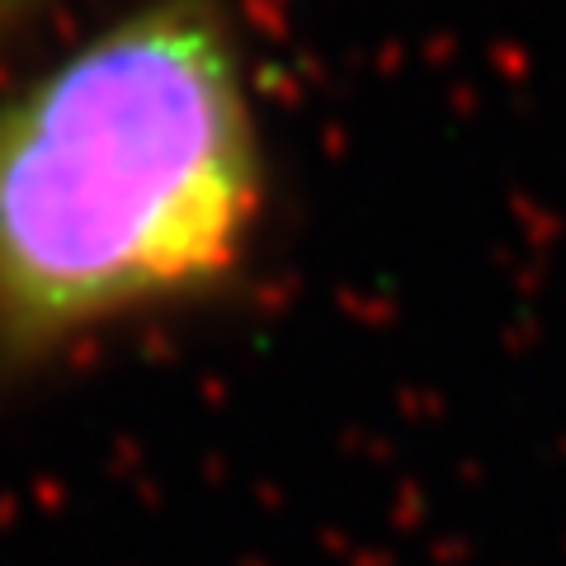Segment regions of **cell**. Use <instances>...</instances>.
Here are the masks:
<instances>
[{
  "label": "cell",
  "mask_w": 566,
  "mask_h": 566,
  "mask_svg": "<svg viewBox=\"0 0 566 566\" xmlns=\"http://www.w3.org/2000/svg\"><path fill=\"white\" fill-rule=\"evenodd\" d=\"M270 170L227 0H142L0 99V374L227 293Z\"/></svg>",
  "instance_id": "1"
},
{
  "label": "cell",
  "mask_w": 566,
  "mask_h": 566,
  "mask_svg": "<svg viewBox=\"0 0 566 566\" xmlns=\"http://www.w3.org/2000/svg\"><path fill=\"white\" fill-rule=\"evenodd\" d=\"M57 6H62V0H0V43L14 39L20 29H29L39 14L57 10Z\"/></svg>",
  "instance_id": "2"
}]
</instances>
